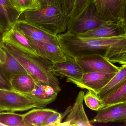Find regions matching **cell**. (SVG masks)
<instances>
[{
  "mask_svg": "<svg viewBox=\"0 0 126 126\" xmlns=\"http://www.w3.org/2000/svg\"><path fill=\"white\" fill-rule=\"evenodd\" d=\"M15 26L29 40L43 41L60 46L57 36L50 34L32 24L18 20Z\"/></svg>",
  "mask_w": 126,
  "mask_h": 126,
  "instance_id": "obj_10",
  "label": "cell"
},
{
  "mask_svg": "<svg viewBox=\"0 0 126 126\" xmlns=\"http://www.w3.org/2000/svg\"><path fill=\"white\" fill-rule=\"evenodd\" d=\"M0 123L4 126H26L23 115L13 112H0Z\"/></svg>",
  "mask_w": 126,
  "mask_h": 126,
  "instance_id": "obj_21",
  "label": "cell"
},
{
  "mask_svg": "<svg viewBox=\"0 0 126 126\" xmlns=\"http://www.w3.org/2000/svg\"><path fill=\"white\" fill-rule=\"evenodd\" d=\"M13 8L19 13L32 10L37 9L41 6L38 0H9Z\"/></svg>",
  "mask_w": 126,
  "mask_h": 126,
  "instance_id": "obj_23",
  "label": "cell"
},
{
  "mask_svg": "<svg viewBox=\"0 0 126 126\" xmlns=\"http://www.w3.org/2000/svg\"><path fill=\"white\" fill-rule=\"evenodd\" d=\"M126 32L121 26L110 22L95 29L77 35L81 37L106 38L117 36Z\"/></svg>",
  "mask_w": 126,
  "mask_h": 126,
  "instance_id": "obj_15",
  "label": "cell"
},
{
  "mask_svg": "<svg viewBox=\"0 0 126 126\" xmlns=\"http://www.w3.org/2000/svg\"><path fill=\"white\" fill-rule=\"evenodd\" d=\"M47 106L13 90L0 89V112H23Z\"/></svg>",
  "mask_w": 126,
  "mask_h": 126,
  "instance_id": "obj_3",
  "label": "cell"
},
{
  "mask_svg": "<svg viewBox=\"0 0 126 126\" xmlns=\"http://www.w3.org/2000/svg\"><path fill=\"white\" fill-rule=\"evenodd\" d=\"M4 50L5 52V61L4 63L0 64V69L9 79L12 75L27 74L19 61L9 53Z\"/></svg>",
  "mask_w": 126,
  "mask_h": 126,
  "instance_id": "obj_20",
  "label": "cell"
},
{
  "mask_svg": "<svg viewBox=\"0 0 126 126\" xmlns=\"http://www.w3.org/2000/svg\"><path fill=\"white\" fill-rule=\"evenodd\" d=\"M0 89L12 90L9 78L0 69Z\"/></svg>",
  "mask_w": 126,
  "mask_h": 126,
  "instance_id": "obj_28",
  "label": "cell"
},
{
  "mask_svg": "<svg viewBox=\"0 0 126 126\" xmlns=\"http://www.w3.org/2000/svg\"><path fill=\"white\" fill-rule=\"evenodd\" d=\"M83 70L84 73L91 72L116 73L120 67L109 59L99 54H94L75 58Z\"/></svg>",
  "mask_w": 126,
  "mask_h": 126,
  "instance_id": "obj_7",
  "label": "cell"
},
{
  "mask_svg": "<svg viewBox=\"0 0 126 126\" xmlns=\"http://www.w3.org/2000/svg\"><path fill=\"white\" fill-rule=\"evenodd\" d=\"M110 22L98 15L94 2L93 1L79 18L74 20L69 19L66 32L76 35L80 34Z\"/></svg>",
  "mask_w": 126,
  "mask_h": 126,
  "instance_id": "obj_4",
  "label": "cell"
},
{
  "mask_svg": "<svg viewBox=\"0 0 126 126\" xmlns=\"http://www.w3.org/2000/svg\"><path fill=\"white\" fill-rule=\"evenodd\" d=\"M29 41L38 56L49 60L53 63L64 62L67 59L60 46L41 41Z\"/></svg>",
  "mask_w": 126,
  "mask_h": 126,
  "instance_id": "obj_11",
  "label": "cell"
},
{
  "mask_svg": "<svg viewBox=\"0 0 126 126\" xmlns=\"http://www.w3.org/2000/svg\"><path fill=\"white\" fill-rule=\"evenodd\" d=\"M3 43H6L27 54L38 55L28 38L18 30L15 25L4 32Z\"/></svg>",
  "mask_w": 126,
  "mask_h": 126,
  "instance_id": "obj_12",
  "label": "cell"
},
{
  "mask_svg": "<svg viewBox=\"0 0 126 126\" xmlns=\"http://www.w3.org/2000/svg\"><path fill=\"white\" fill-rule=\"evenodd\" d=\"M115 74L91 72L84 73L79 79L67 78L66 81L74 84L79 88L92 90L97 94L107 84Z\"/></svg>",
  "mask_w": 126,
  "mask_h": 126,
  "instance_id": "obj_5",
  "label": "cell"
},
{
  "mask_svg": "<svg viewBox=\"0 0 126 126\" xmlns=\"http://www.w3.org/2000/svg\"><path fill=\"white\" fill-rule=\"evenodd\" d=\"M5 58L0 57V64L4 63L5 61Z\"/></svg>",
  "mask_w": 126,
  "mask_h": 126,
  "instance_id": "obj_33",
  "label": "cell"
},
{
  "mask_svg": "<svg viewBox=\"0 0 126 126\" xmlns=\"http://www.w3.org/2000/svg\"><path fill=\"white\" fill-rule=\"evenodd\" d=\"M94 1H95L97 0H93Z\"/></svg>",
  "mask_w": 126,
  "mask_h": 126,
  "instance_id": "obj_35",
  "label": "cell"
},
{
  "mask_svg": "<svg viewBox=\"0 0 126 126\" xmlns=\"http://www.w3.org/2000/svg\"><path fill=\"white\" fill-rule=\"evenodd\" d=\"M56 111L51 109H33L23 114L26 126H42L48 118Z\"/></svg>",
  "mask_w": 126,
  "mask_h": 126,
  "instance_id": "obj_18",
  "label": "cell"
},
{
  "mask_svg": "<svg viewBox=\"0 0 126 126\" xmlns=\"http://www.w3.org/2000/svg\"><path fill=\"white\" fill-rule=\"evenodd\" d=\"M20 15L13 8L9 0H0V17L5 23L4 31L15 25Z\"/></svg>",
  "mask_w": 126,
  "mask_h": 126,
  "instance_id": "obj_19",
  "label": "cell"
},
{
  "mask_svg": "<svg viewBox=\"0 0 126 126\" xmlns=\"http://www.w3.org/2000/svg\"><path fill=\"white\" fill-rule=\"evenodd\" d=\"M84 92L80 91L70 110L66 120L60 126H92L85 112L83 105Z\"/></svg>",
  "mask_w": 126,
  "mask_h": 126,
  "instance_id": "obj_9",
  "label": "cell"
},
{
  "mask_svg": "<svg viewBox=\"0 0 126 126\" xmlns=\"http://www.w3.org/2000/svg\"><path fill=\"white\" fill-rule=\"evenodd\" d=\"M53 71L56 77L79 79L84 74L82 68L75 59L67 57L66 61L53 63Z\"/></svg>",
  "mask_w": 126,
  "mask_h": 126,
  "instance_id": "obj_13",
  "label": "cell"
},
{
  "mask_svg": "<svg viewBox=\"0 0 126 126\" xmlns=\"http://www.w3.org/2000/svg\"><path fill=\"white\" fill-rule=\"evenodd\" d=\"M104 107L126 102V81L118 90L102 99Z\"/></svg>",
  "mask_w": 126,
  "mask_h": 126,
  "instance_id": "obj_22",
  "label": "cell"
},
{
  "mask_svg": "<svg viewBox=\"0 0 126 126\" xmlns=\"http://www.w3.org/2000/svg\"><path fill=\"white\" fill-rule=\"evenodd\" d=\"M121 26L123 28L124 30L126 32V0L124 7V12L123 16V20L121 22Z\"/></svg>",
  "mask_w": 126,
  "mask_h": 126,
  "instance_id": "obj_31",
  "label": "cell"
},
{
  "mask_svg": "<svg viewBox=\"0 0 126 126\" xmlns=\"http://www.w3.org/2000/svg\"><path fill=\"white\" fill-rule=\"evenodd\" d=\"M90 122L91 123L115 122L126 124V102L113 104L100 109Z\"/></svg>",
  "mask_w": 126,
  "mask_h": 126,
  "instance_id": "obj_8",
  "label": "cell"
},
{
  "mask_svg": "<svg viewBox=\"0 0 126 126\" xmlns=\"http://www.w3.org/2000/svg\"><path fill=\"white\" fill-rule=\"evenodd\" d=\"M70 108L71 106L69 107L63 114L56 111L48 118L42 126H60L63 118L69 114Z\"/></svg>",
  "mask_w": 126,
  "mask_h": 126,
  "instance_id": "obj_25",
  "label": "cell"
},
{
  "mask_svg": "<svg viewBox=\"0 0 126 126\" xmlns=\"http://www.w3.org/2000/svg\"><path fill=\"white\" fill-rule=\"evenodd\" d=\"M84 100L86 106L92 110L97 111L104 108V104L96 93L92 90H88L84 96Z\"/></svg>",
  "mask_w": 126,
  "mask_h": 126,
  "instance_id": "obj_24",
  "label": "cell"
},
{
  "mask_svg": "<svg viewBox=\"0 0 126 126\" xmlns=\"http://www.w3.org/2000/svg\"><path fill=\"white\" fill-rule=\"evenodd\" d=\"M5 31L3 29V27L0 23V47L3 48L4 46L3 38Z\"/></svg>",
  "mask_w": 126,
  "mask_h": 126,
  "instance_id": "obj_32",
  "label": "cell"
},
{
  "mask_svg": "<svg viewBox=\"0 0 126 126\" xmlns=\"http://www.w3.org/2000/svg\"><path fill=\"white\" fill-rule=\"evenodd\" d=\"M69 19L59 4H50L37 9L25 11L20 15L18 20L32 24L57 36L66 32Z\"/></svg>",
  "mask_w": 126,
  "mask_h": 126,
  "instance_id": "obj_2",
  "label": "cell"
},
{
  "mask_svg": "<svg viewBox=\"0 0 126 126\" xmlns=\"http://www.w3.org/2000/svg\"><path fill=\"white\" fill-rule=\"evenodd\" d=\"M36 83L35 87L32 92L21 94L47 105L56 100L59 92L54 88L40 82Z\"/></svg>",
  "mask_w": 126,
  "mask_h": 126,
  "instance_id": "obj_14",
  "label": "cell"
},
{
  "mask_svg": "<svg viewBox=\"0 0 126 126\" xmlns=\"http://www.w3.org/2000/svg\"><path fill=\"white\" fill-rule=\"evenodd\" d=\"M126 1V0H97L94 2L101 17L121 26Z\"/></svg>",
  "mask_w": 126,
  "mask_h": 126,
  "instance_id": "obj_6",
  "label": "cell"
},
{
  "mask_svg": "<svg viewBox=\"0 0 126 126\" xmlns=\"http://www.w3.org/2000/svg\"><path fill=\"white\" fill-rule=\"evenodd\" d=\"M0 126H4L3 124H1V123H0Z\"/></svg>",
  "mask_w": 126,
  "mask_h": 126,
  "instance_id": "obj_34",
  "label": "cell"
},
{
  "mask_svg": "<svg viewBox=\"0 0 126 126\" xmlns=\"http://www.w3.org/2000/svg\"><path fill=\"white\" fill-rule=\"evenodd\" d=\"M93 0H76L74 9L69 18L74 20L79 17L89 6Z\"/></svg>",
  "mask_w": 126,
  "mask_h": 126,
  "instance_id": "obj_26",
  "label": "cell"
},
{
  "mask_svg": "<svg viewBox=\"0 0 126 126\" xmlns=\"http://www.w3.org/2000/svg\"><path fill=\"white\" fill-rule=\"evenodd\" d=\"M42 6L50 4H59L58 0H38Z\"/></svg>",
  "mask_w": 126,
  "mask_h": 126,
  "instance_id": "obj_29",
  "label": "cell"
},
{
  "mask_svg": "<svg viewBox=\"0 0 126 126\" xmlns=\"http://www.w3.org/2000/svg\"><path fill=\"white\" fill-rule=\"evenodd\" d=\"M112 63H119L120 64H126V53L120 57L113 60L111 61Z\"/></svg>",
  "mask_w": 126,
  "mask_h": 126,
  "instance_id": "obj_30",
  "label": "cell"
},
{
  "mask_svg": "<svg viewBox=\"0 0 126 126\" xmlns=\"http://www.w3.org/2000/svg\"><path fill=\"white\" fill-rule=\"evenodd\" d=\"M3 48L19 61L36 82L51 86L59 93L61 91L60 82L53 72L51 61L38 55L27 54L6 43H4Z\"/></svg>",
  "mask_w": 126,
  "mask_h": 126,
  "instance_id": "obj_1",
  "label": "cell"
},
{
  "mask_svg": "<svg viewBox=\"0 0 126 126\" xmlns=\"http://www.w3.org/2000/svg\"><path fill=\"white\" fill-rule=\"evenodd\" d=\"M58 1L61 9L69 18L74 9L76 0H58Z\"/></svg>",
  "mask_w": 126,
  "mask_h": 126,
  "instance_id": "obj_27",
  "label": "cell"
},
{
  "mask_svg": "<svg viewBox=\"0 0 126 126\" xmlns=\"http://www.w3.org/2000/svg\"><path fill=\"white\" fill-rule=\"evenodd\" d=\"M12 90L20 94L29 93L33 90L36 81L28 74L15 75L10 77Z\"/></svg>",
  "mask_w": 126,
  "mask_h": 126,
  "instance_id": "obj_16",
  "label": "cell"
},
{
  "mask_svg": "<svg viewBox=\"0 0 126 126\" xmlns=\"http://www.w3.org/2000/svg\"></svg>",
  "mask_w": 126,
  "mask_h": 126,
  "instance_id": "obj_36",
  "label": "cell"
},
{
  "mask_svg": "<svg viewBox=\"0 0 126 126\" xmlns=\"http://www.w3.org/2000/svg\"><path fill=\"white\" fill-rule=\"evenodd\" d=\"M126 81V64H122L107 84L97 94L100 99L106 97L117 91Z\"/></svg>",
  "mask_w": 126,
  "mask_h": 126,
  "instance_id": "obj_17",
  "label": "cell"
}]
</instances>
